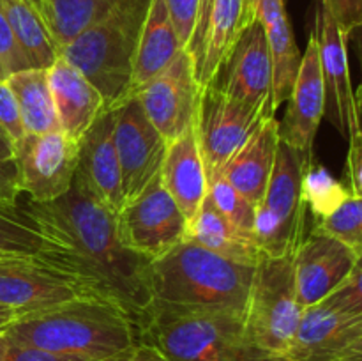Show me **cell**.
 I'll list each match as a JSON object with an SVG mask.
<instances>
[{
    "label": "cell",
    "mask_w": 362,
    "mask_h": 361,
    "mask_svg": "<svg viewBox=\"0 0 362 361\" xmlns=\"http://www.w3.org/2000/svg\"><path fill=\"white\" fill-rule=\"evenodd\" d=\"M42 237L35 258L55 269L80 297L113 304L138 329L152 304L151 260L127 250L117 232V214L78 180L52 202L25 200L18 209Z\"/></svg>",
    "instance_id": "1"
},
{
    "label": "cell",
    "mask_w": 362,
    "mask_h": 361,
    "mask_svg": "<svg viewBox=\"0 0 362 361\" xmlns=\"http://www.w3.org/2000/svg\"><path fill=\"white\" fill-rule=\"evenodd\" d=\"M4 333L9 342L81 361H103L138 342L136 328L124 311L80 296L20 315Z\"/></svg>",
    "instance_id": "2"
},
{
    "label": "cell",
    "mask_w": 362,
    "mask_h": 361,
    "mask_svg": "<svg viewBox=\"0 0 362 361\" xmlns=\"http://www.w3.org/2000/svg\"><path fill=\"white\" fill-rule=\"evenodd\" d=\"M255 268L184 239L148 264L152 303L244 315Z\"/></svg>",
    "instance_id": "3"
},
{
    "label": "cell",
    "mask_w": 362,
    "mask_h": 361,
    "mask_svg": "<svg viewBox=\"0 0 362 361\" xmlns=\"http://www.w3.org/2000/svg\"><path fill=\"white\" fill-rule=\"evenodd\" d=\"M138 342L161 350L172 361H278L250 338L244 315L152 303L138 329Z\"/></svg>",
    "instance_id": "4"
},
{
    "label": "cell",
    "mask_w": 362,
    "mask_h": 361,
    "mask_svg": "<svg viewBox=\"0 0 362 361\" xmlns=\"http://www.w3.org/2000/svg\"><path fill=\"white\" fill-rule=\"evenodd\" d=\"M151 0H120L103 20L59 50L101 92L106 110L131 94L133 60Z\"/></svg>",
    "instance_id": "5"
},
{
    "label": "cell",
    "mask_w": 362,
    "mask_h": 361,
    "mask_svg": "<svg viewBox=\"0 0 362 361\" xmlns=\"http://www.w3.org/2000/svg\"><path fill=\"white\" fill-rule=\"evenodd\" d=\"M308 165L300 152L279 140L267 190L255 207V239L265 257H290L306 237L303 173Z\"/></svg>",
    "instance_id": "6"
},
{
    "label": "cell",
    "mask_w": 362,
    "mask_h": 361,
    "mask_svg": "<svg viewBox=\"0 0 362 361\" xmlns=\"http://www.w3.org/2000/svg\"><path fill=\"white\" fill-rule=\"evenodd\" d=\"M292 258L264 257L258 262L244 311L250 338L260 349L285 357L304 311L293 287Z\"/></svg>",
    "instance_id": "7"
},
{
    "label": "cell",
    "mask_w": 362,
    "mask_h": 361,
    "mask_svg": "<svg viewBox=\"0 0 362 361\" xmlns=\"http://www.w3.org/2000/svg\"><path fill=\"white\" fill-rule=\"evenodd\" d=\"M186 230V216L163 186L161 172L117 212V232L124 246L151 262L182 243Z\"/></svg>",
    "instance_id": "8"
},
{
    "label": "cell",
    "mask_w": 362,
    "mask_h": 361,
    "mask_svg": "<svg viewBox=\"0 0 362 361\" xmlns=\"http://www.w3.org/2000/svg\"><path fill=\"white\" fill-rule=\"evenodd\" d=\"M276 113L258 110L228 98L214 87H204L198 101L194 131L200 145L205 173H221L233 154L262 122Z\"/></svg>",
    "instance_id": "9"
},
{
    "label": "cell",
    "mask_w": 362,
    "mask_h": 361,
    "mask_svg": "<svg viewBox=\"0 0 362 361\" xmlns=\"http://www.w3.org/2000/svg\"><path fill=\"white\" fill-rule=\"evenodd\" d=\"M80 159V142L62 131L25 134L14 147L20 195L32 202H52L71 190Z\"/></svg>",
    "instance_id": "10"
},
{
    "label": "cell",
    "mask_w": 362,
    "mask_h": 361,
    "mask_svg": "<svg viewBox=\"0 0 362 361\" xmlns=\"http://www.w3.org/2000/svg\"><path fill=\"white\" fill-rule=\"evenodd\" d=\"M200 94L193 57L180 50L165 71L134 92V98L168 144L194 124Z\"/></svg>",
    "instance_id": "11"
},
{
    "label": "cell",
    "mask_w": 362,
    "mask_h": 361,
    "mask_svg": "<svg viewBox=\"0 0 362 361\" xmlns=\"http://www.w3.org/2000/svg\"><path fill=\"white\" fill-rule=\"evenodd\" d=\"M113 144L122 173L124 202L138 197L161 172L166 140L154 127L136 98L112 108Z\"/></svg>",
    "instance_id": "12"
},
{
    "label": "cell",
    "mask_w": 362,
    "mask_h": 361,
    "mask_svg": "<svg viewBox=\"0 0 362 361\" xmlns=\"http://www.w3.org/2000/svg\"><path fill=\"white\" fill-rule=\"evenodd\" d=\"M209 87L235 101L258 110L272 108V76L269 42L264 25L253 20L237 39L228 59L223 62Z\"/></svg>",
    "instance_id": "13"
},
{
    "label": "cell",
    "mask_w": 362,
    "mask_h": 361,
    "mask_svg": "<svg viewBox=\"0 0 362 361\" xmlns=\"http://www.w3.org/2000/svg\"><path fill=\"white\" fill-rule=\"evenodd\" d=\"M313 32L317 35L322 76H324L325 115L339 131V134L349 142L357 131L362 130L357 115L356 88L352 87V76H350L349 50H346L349 39L341 34L322 2L317 7Z\"/></svg>",
    "instance_id": "14"
},
{
    "label": "cell",
    "mask_w": 362,
    "mask_h": 361,
    "mask_svg": "<svg viewBox=\"0 0 362 361\" xmlns=\"http://www.w3.org/2000/svg\"><path fill=\"white\" fill-rule=\"evenodd\" d=\"M359 255L329 234L311 227L292 258L293 287L303 308L327 297L356 265Z\"/></svg>",
    "instance_id": "15"
},
{
    "label": "cell",
    "mask_w": 362,
    "mask_h": 361,
    "mask_svg": "<svg viewBox=\"0 0 362 361\" xmlns=\"http://www.w3.org/2000/svg\"><path fill=\"white\" fill-rule=\"evenodd\" d=\"M286 103L288 106L279 122V140L300 152L308 163L315 161V138L325 117V87L315 32L308 39L299 76Z\"/></svg>",
    "instance_id": "16"
},
{
    "label": "cell",
    "mask_w": 362,
    "mask_h": 361,
    "mask_svg": "<svg viewBox=\"0 0 362 361\" xmlns=\"http://www.w3.org/2000/svg\"><path fill=\"white\" fill-rule=\"evenodd\" d=\"M78 297L66 276L35 257H0V304L20 315Z\"/></svg>",
    "instance_id": "17"
},
{
    "label": "cell",
    "mask_w": 362,
    "mask_h": 361,
    "mask_svg": "<svg viewBox=\"0 0 362 361\" xmlns=\"http://www.w3.org/2000/svg\"><path fill=\"white\" fill-rule=\"evenodd\" d=\"M74 180L115 214L122 209V173L113 144L112 110H106L81 137Z\"/></svg>",
    "instance_id": "18"
},
{
    "label": "cell",
    "mask_w": 362,
    "mask_h": 361,
    "mask_svg": "<svg viewBox=\"0 0 362 361\" xmlns=\"http://www.w3.org/2000/svg\"><path fill=\"white\" fill-rule=\"evenodd\" d=\"M362 333V317L317 303L304 308L286 357L290 361H334Z\"/></svg>",
    "instance_id": "19"
},
{
    "label": "cell",
    "mask_w": 362,
    "mask_h": 361,
    "mask_svg": "<svg viewBox=\"0 0 362 361\" xmlns=\"http://www.w3.org/2000/svg\"><path fill=\"white\" fill-rule=\"evenodd\" d=\"M48 84L60 131L80 142L92 124L106 112L101 92L60 55L48 67Z\"/></svg>",
    "instance_id": "20"
},
{
    "label": "cell",
    "mask_w": 362,
    "mask_h": 361,
    "mask_svg": "<svg viewBox=\"0 0 362 361\" xmlns=\"http://www.w3.org/2000/svg\"><path fill=\"white\" fill-rule=\"evenodd\" d=\"M161 180L187 222L193 219L207 197V173L194 124L166 144Z\"/></svg>",
    "instance_id": "21"
},
{
    "label": "cell",
    "mask_w": 362,
    "mask_h": 361,
    "mask_svg": "<svg viewBox=\"0 0 362 361\" xmlns=\"http://www.w3.org/2000/svg\"><path fill=\"white\" fill-rule=\"evenodd\" d=\"M253 20H258L265 28L269 42L272 76V108L288 101L299 76L303 53L299 52L288 16L285 0H258L253 9Z\"/></svg>",
    "instance_id": "22"
},
{
    "label": "cell",
    "mask_w": 362,
    "mask_h": 361,
    "mask_svg": "<svg viewBox=\"0 0 362 361\" xmlns=\"http://www.w3.org/2000/svg\"><path fill=\"white\" fill-rule=\"evenodd\" d=\"M279 147V120L269 117L230 158L223 168L225 179L257 207L267 190Z\"/></svg>",
    "instance_id": "23"
},
{
    "label": "cell",
    "mask_w": 362,
    "mask_h": 361,
    "mask_svg": "<svg viewBox=\"0 0 362 361\" xmlns=\"http://www.w3.org/2000/svg\"><path fill=\"white\" fill-rule=\"evenodd\" d=\"M180 50L186 48L180 46L165 0H151L134 53L131 94L165 71Z\"/></svg>",
    "instance_id": "24"
},
{
    "label": "cell",
    "mask_w": 362,
    "mask_h": 361,
    "mask_svg": "<svg viewBox=\"0 0 362 361\" xmlns=\"http://www.w3.org/2000/svg\"><path fill=\"white\" fill-rule=\"evenodd\" d=\"M186 239L246 265H257L265 257L253 236L240 232L232 225L209 197H205L193 219L187 222Z\"/></svg>",
    "instance_id": "25"
},
{
    "label": "cell",
    "mask_w": 362,
    "mask_h": 361,
    "mask_svg": "<svg viewBox=\"0 0 362 361\" xmlns=\"http://www.w3.org/2000/svg\"><path fill=\"white\" fill-rule=\"evenodd\" d=\"M250 23L247 0H212L204 55L198 71V81L202 88L211 84L219 67L228 59L239 35Z\"/></svg>",
    "instance_id": "26"
},
{
    "label": "cell",
    "mask_w": 362,
    "mask_h": 361,
    "mask_svg": "<svg viewBox=\"0 0 362 361\" xmlns=\"http://www.w3.org/2000/svg\"><path fill=\"white\" fill-rule=\"evenodd\" d=\"M0 9L30 67L48 69L59 57V45L39 7L30 0H0Z\"/></svg>",
    "instance_id": "27"
},
{
    "label": "cell",
    "mask_w": 362,
    "mask_h": 361,
    "mask_svg": "<svg viewBox=\"0 0 362 361\" xmlns=\"http://www.w3.org/2000/svg\"><path fill=\"white\" fill-rule=\"evenodd\" d=\"M16 98L27 134L60 131L48 84V69L28 67L6 78Z\"/></svg>",
    "instance_id": "28"
},
{
    "label": "cell",
    "mask_w": 362,
    "mask_h": 361,
    "mask_svg": "<svg viewBox=\"0 0 362 361\" xmlns=\"http://www.w3.org/2000/svg\"><path fill=\"white\" fill-rule=\"evenodd\" d=\"M120 0H45L42 16L59 50L106 16Z\"/></svg>",
    "instance_id": "29"
},
{
    "label": "cell",
    "mask_w": 362,
    "mask_h": 361,
    "mask_svg": "<svg viewBox=\"0 0 362 361\" xmlns=\"http://www.w3.org/2000/svg\"><path fill=\"white\" fill-rule=\"evenodd\" d=\"M349 197V188L336 179L322 163L311 161L304 168L303 200L313 216V222L334 212Z\"/></svg>",
    "instance_id": "30"
},
{
    "label": "cell",
    "mask_w": 362,
    "mask_h": 361,
    "mask_svg": "<svg viewBox=\"0 0 362 361\" xmlns=\"http://www.w3.org/2000/svg\"><path fill=\"white\" fill-rule=\"evenodd\" d=\"M42 237L18 209L0 207V257H35Z\"/></svg>",
    "instance_id": "31"
},
{
    "label": "cell",
    "mask_w": 362,
    "mask_h": 361,
    "mask_svg": "<svg viewBox=\"0 0 362 361\" xmlns=\"http://www.w3.org/2000/svg\"><path fill=\"white\" fill-rule=\"evenodd\" d=\"M207 197L235 229L255 237V205L240 195L223 173L209 177Z\"/></svg>",
    "instance_id": "32"
},
{
    "label": "cell",
    "mask_w": 362,
    "mask_h": 361,
    "mask_svg": "<svg viewBox=\"0 0 362 361\" xmlns=\"http://www.w3.org/2000/svg\"><path fill=\"white\" fill-rule=\"evenodd\" d=\"M315 229L329 234L352 248L357 255L362 253V198L350 195L334 212L313 222Z\"/></svg>",
    "instance_id": "33"
},
{
    "label": "cell",
    "mask_w": 362,
    "mask_h": 361,
    "mask_svg": "<svg viewBox=\"0 0 362 361\" xmlns=\"http://www.w3.org/2000/svg\"><path fill=\"white\" fill-rule=\"evenodd\" d=\"M320 303L343 314L362 317V253L349 276Z\"/></svg>",
    "instance_id": "34"
},
{
    "label": "cell",
    "mask_w": 362,
    "mask_h": 361,
    "mask_svg": "<svg viewBox=\"0 0 362 361\" xmlns=\"http://www.w3.org/2000/svg\"><path fill=\"white\" fill-rule=\"evenodd\" d=\"M28 67V59L18 45L6 14L0 9V80H6L13 73Z\"/></svg>",
    "instance_id": "35"
},
{
    "label": "cell",
    "mask_w": 362,
    "mask_h": 361,
    "mask_svg": "<svg viewBox=\"0 0 362 361\" xmlns=\"http://www.w3.org/2000/svg\"><path fill=\"white\" fill-rule=\"evenodd\" d=\"M0 127L7 134L13 147L21 144V140L27 134L23 120H21L20 108H18L16 98H14L7 80H0Z\"/></svg>",
    "instance_id": "36"
},
{
    "label": "cell",
    "mask_w": 362,
    "mask_h": 361,
    "mask_svg": "<svg viewBox=\"0 0 362 361\" xmlns=\"http://www.w3.org/2000/svg\"><path fill=\"white\" fill-rule=\"evenodd\" d=\"M165 4L180 46L187 48L191 35H193L194 23H197L200 0H165Z\"/></svg>",
    "instance_id": "37"
},
{
    "label": "cell",
    "mask_w": 362,
    "mask_h": 361,
    "mask_svg": "<svg viewBox=\"0 0 362 361\" xmlns=\"http://www.w3.org/2000/svg\"><path fill=\"white\" fill-rule=\"evenodd\" d=\"M346 39L362 25V0H320Z\"/></svg>",
    "instance_id": "38"
},
{
    "label": "cell",
    "mask_w": 362,
    "mask_h": 361,
    "mask_svg": "<svg viewBox=\"0 0 362 361\" xmlns=\"http://www.w3.org/2000/svg\"><path fill=\"white\" fill-rule=\"evenodd\" d=\"M346 184L350 195L362 198V130L357 131L349 140L346 154Z\"/></svg>",
    "instance_id": "39"
},
{
    "label": "cell",
    "mask_w": 362,
    "mask_h": 361,
    "mask_svg": "<svg viewBox=\"0 0 362 361\" xmlns=\"http://www.w3.org/2000/svg\"><path fill=\"white\" fill-rule=\"evenodd\" d=\"M211 7H212V0H200L193 35H191V41L186 48L187 52L191 53V57H193L194 67H197V74L202 66V55H204V42H205V34H207V23H209V14H211Z\"/></svg>",
    "instance_id": "40"
},
{
    "label": "cell",
    "mask_w": 362,
    "mask_h": 361,
    "mask_svg": "<svg viewBox=\"0 0 362 361\" xmlns=\"http://www.w3.org/2000/svg\"><path fill=\"white\" fill-rule=\"evenodd\" d=\"M18 190L16 180V165L14 161H4L0 159V207L18 209Z\"/></svg>",
    "instance_id": "41"
},
{
    "label": "cell",
    "mask_w": 362,
    "mask_h": 361,
    "mask_svg": "<svg viewBox=\"0 0 362 361\" xmlns=\"http://www.w3.org/2000/svg\"><path fill=\"white\" fill-rule=\"evenodd\" d=\"M7 361H81V360L62 356V354L49 353V350L37 349V347L21 345V343L9 342V357H7Z\"/></svg>",
    "instance_id": "42"
},
{
    "label": "cell",
    "mask_w": 362,
    "mask_h": 361,
    "mask_svg": "<svg viewBox=\"0 0 362 361\" xmlns=\"http://www.w3.org/2000/svg\"><path fill=\"white\" fill-rule=\"evenodd\" d=\"M103 361H172L161 353V350L156 349L154 345H148L145 342H136L133 343L127 349L120 350V353L113 354V356L106 357Z\"/></svg>",
    "instance_id": "43"
},
{
    "label": "cell",
    "mask_w": 362,
    "mask_h": 361,
    "mask_svg": "<svg viewBox=\"0 0 362 361\" xmlns=\"http://www.w3.org/2000/svg\"><path fill=\"white\" fill-rule=\"evenodd\" d=\"M334 361H362V333Z\"/></svg>",
    "instance_id": "44"
},
{
    "label": "cell",
    "mask_w": 362,
    "mask_h": 361,
    "mask_svg": "<svg viewBox=\"0 0 362 361\" xmlns=\"http://www.w3.org/2000/svg\"><path fill=\"white\" fill-rule=\"evenodd\" d=\"M0 159L4 161H14V147L4 130L0 127Z\"/></svg>",
    "instance_id": "45"
},
{
    "label": "cell",
    "mask_w": 362,
    "mask_h": 361,
    "mask_svg": "<svg viewBox=\"0 0 362 361\" xmlns=\"http://www.w3.org/2000/svg\"><path fill=\"white\" fill-rule=\"evenodd\" d=\"M16 317H18L16 311H13L11 308H6L0 304V331H4V329H6Z\"/></svg>",
    "instance_id": "46"
},
{
    "label": "cell",
    "mask_w": 362,
    "mask_h": 361,
    "mask_svg": "<svg viewBox=\"0 0 362 361\" xmlns=\"http://www.w3.org/2000/svg\"><path fill=\"white\" fill-rule=\"evenodd\" d=\"M9 357V338L6 333L0 331V361H7Z\"/></svg>",
    "instance_id": "47"
},
{
    "label": "cell",
    "mask_w": 362,
    "mask_h": 361,
    "mask_svg": "<svg viewBox=\"0 0 362 361\" xmlns=\"http://www.w3.org/2000/svg\"><path fill=\"white\" fill-rule=\"evenodd\" d=\"M356 106H357V115H359V122L362 127V80H361L359 87L356 88Z\"/></svg>",
    "instance_id": "48"
},
{
    "label": "cell",
    "mask_w": 362,
    "mask_h": 361,
    "mask_svg": "<svg viewBox=\"0 0 362 361\" xmlns=\"http://www.w3.org/2000/svg\"><path fill=\"white\" fill-rule=\"evenodd\" d=\"M352 35H356V38H357V46H359V55H361V60H362V25L359 28H357L356 32H354Z\"/></svg>",
    "instance_id": "49"
},
{
    "label": "cell",
    "mask_w": 362,
    "mask_h": 361,
    "mask_svg": "<svg viewBox=\"0 0 362 361\" xmlns=\"http://www.w3.org/2000/svg\"><path fill=\"white\" fill-rule=\"evenodd\" d=\"M258 0H247V14H250V21H253V9L257 6Z\"/></svg>",
    "instance_id": "50"
},
{
    "label": "cell",
    "mask_w": 362,
    "mask_h": 361,
    "mask_svg": "<svg viewBox=\"0 0 362 361\" xmlns=\"http://www.w3.org/2000/svg\"><path fill=\"white\" fill-rule=\"evenodd\" d=\"M30 2L34 4V6H37L39 11H42V2H45V0H30Z\"/></svg>",
    "instance_id": "51"
},
{
    "label": "cell",
    "mask_w": 362,
    "mask_h": 361,
    "mask_svg": "<svg viewBox=\"0 0 362 361\" xmlns=\"http://www.w3.org/2000/svg\"><path fill=\"white\" fill-rule=\"evenodd\" d=\"M278 361H290L288 357H281V360H278Z\"/></svg>",
    "instance_id": "52"
},
{
    "label": "cell",
    "mask_w": 362,
    "mask_h": 361,
    "mask_svg": "<svg viewBox=\"0 0 362 361\" xmlns=\"http://www.w3.org/2000/svg\"><path fill=\"white\" fill-rule=\"evenodd\" d=\"M42 4H45V2H42ZM41 13H42V11H41Z\"/></svg>",
    "instance_id": "53"
}]
</instances>
